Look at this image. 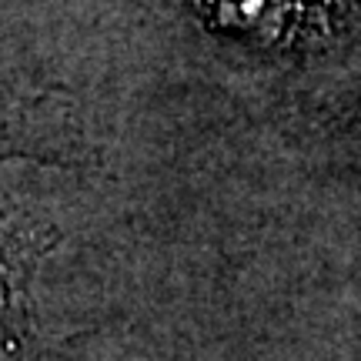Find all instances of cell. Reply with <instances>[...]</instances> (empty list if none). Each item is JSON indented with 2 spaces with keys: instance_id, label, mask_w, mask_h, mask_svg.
Wrapping results in <instances>:
<instances>
[{
  "instance_id": "obj_1",
  "label": "cell",
  "mask_w": 361,
  "mask_h": 361,
  "mask_svg": "<svg viewBox=\"0 0 361 361\" xmlns=\"http://www.w3.org/2000/svg\"><path fill=\"white\" fill-rule=\"evenodd\" d=\"M0 161H40L54 168H78L84 144L71 104L51 90L0 74Z\"/></svg>"
},
{
  "instance_id": "obj_2",
  "label": "cell",
  "mask_w": 361,
  "mask_h": 361,
  "mask_svg": "<svg viewBox=\"0 0 361 361\" xmlns=\"http://www.w3.org/2000/svg\"><path fill=\"white\" fill-rule=\"evenodd\" d=\"M57 245V231L0 207V335L17 341L27 322V291L37 261Z\"/></svg>"
},
{
  "instance_id": "obj_3",
  "label": "cell",
  "mask_w": 361,
  "mask_h": 361,
  "mask_svg": "<svg viewBox=\"0 0 361 361\" xmlns=\"http://www.w3.org/2000/svg\"><path fill=\"white\" fill-rule=\"evenodd\" d=\"M211 27L258 44H291L318 30L328 0H194Z\"/></svg>"
}]
</instances>
